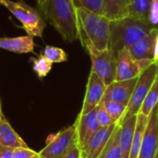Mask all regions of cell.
<instances>
[{
	"instance_id": "1",
	"label": "cell",
	"mask_w": 158,
	"mask_h": 158,
	"mask_svg": "<svg viewBox=\"0 0 158 158\" xmlns=\"http://www.w3.org/2000/svg\"><path fill=\"white\" fill-rule=\"evenodd\" d=\"M40 9L64 40L73 42L81 38L80 19L74 0H46Z\"/></svg>"
},
{
	"instance_id": "2",
	"label": "cell",
	"mask_w": 158,
	"mask_h": 158,
	"mask_svg": "<svg viewBox=\"0 0 158 158\" xmlns=\"http://www.w3.org/2000/svg\"><path fill=\"white\" fill-rule=\"evenodd\" d=\"M155 28L149 21L131 16L110 20L108 48L117 56L123 48H129Z\"/></svg>"
},
{
	"instance_id": "3",
	"label": "cell",
	"mask_w": 158,
	"mask_h": 158,
	"mask_svg": "<svg viewBox=\"0 0 158 158\" xmlns=\"http://www.w3.org/2000/svg\"><path fill=\"white\" fill-rule=\"evenodd\" d=\"M77 14L81 25V42L88 39L98 50L108 48L110 20L82 6H77Z\"/></svg>"
},
{
	"instance_id": "4",
	"label": "cell",
	"mask_w": 158,
	"mask_h": 158,
	"mask_svg": "<svg viewBox=\"0 0 158 158\" xmlns=\"http://www.w3.org/2000/svg\"><path fill=\"white\" fill-rule=\"evenodd\" d=\"M81 44L90 55L91 71L94 72L106 86L113 83L116 81L117 56L109 48L98 50L88 39H83Z\"/></svg>"
},
{
	"instance_id": "5",
	"label": "cell",
	"mask_w": 158,
	"mask_h": 158,
	"mask_svg": "<svg viewBox=\"0 0 158 158\" xmlns=\"http://www.w3.org/2000/svg\"><path fill=\"white\" fill-rule=\"evenodd\" d=\"M0 5L4 6L15 16L22 24L25 31L29 35L42 37L45 28V22L41 15L31 6L22 0L14 2L11 0H0Z\"/></svg>"
},
{
	"instance_id": "6",
	"label": "cell",
	"mask_w": 158,
	"mask_h": 158,
	"mask_svg": "<svg viewBox=\"0 0 158 158\" xmlns=\"http://www.w3.org/2000/svg\"><path fill=\"white\" fill-rule=\"evenodd\" d=\"M157 75L158 65L154 62L138 77L131 98L130 100L129 105L127 106V110L121 120V123L127 120L129 118L136 116L140 113L141 107L144 103Z\"/></svg>"
},
{
	"instance_id": "7",
	"label": "cell",
	"mask_w": 158,
	"mask_h": 158,
	"mask_svg": "<svg viewBox=\"0 0 158 158\" xmlns=\"http://www.w3.org/2000/svg\"><path fill=\"white\" fill-rule=\"evenodd\" d=\"M77 143V133L75 124L55 133L51 134L46 145L40 152L41 158H64L69 151Z\"/></svg>"
},
{
	"instance_id": "8",
	"label": "cell",
	"mask_w": 158,
	"mask_h": 158,
	"mask_svg": "<svg viewBox=\"0 0 158 158\" xmlns=\"http://www.w3.org/2000/svg\"><path fill=\"white\" fill-rule=\"evenodd\" d=\"M154 60H137L134 59L128 48H123L117 55V73L116 81H127L138 78Z\"/></svg>"
},
{
	"instance_id": "9",
	"label": "cell",
	"mask_w": 158,
	"mask_h": 158,
	"mask_svg": "<svg viewBox=\"0 0 158 158\" xmlns=\"http://www.w3.org/2000/svg\"><path fill=\"white\" fill-rule=\"evenodd\" d=\"M118 126L115 123L106 128H100L81 148V158L100 157Z\"/></svg>"
},
{
	"instance_id": "10",
	"label": "cell",
	"mask_w": 158,
	"mask_h": 158,
	"mask_svg": "<svg viewBox=\"0 0 158 158\" xmlns=\"http://www.w3.org/2000/svg\"><path fill=\"white\" fill-rule=\"evenodd\" d=\"M106 91L105 82L93 71L90 72L83 104L79 115H85L93 111L104 99Z\"/></svg>"
},
{
	"instance_id": "11",
	"label": "cell",
	"mask_w": 158,
	"mask_h": 158,
	"mask_svg": "<svg viewBox=\"0 0 158 158\" xmlns=\"http://www.w3.org/2000/svg\"><path fill=\"white\" fill-rule=\"evenodd\" d=\"M158 149V105L148 117L139 158H156Z\"/></svg>"
},
{
	"instance_id": "12",
	"label": "cell",
	"mask_w": 158,
	"mask_h": 158,
	"mask_svg": "<svg viewBox=\"0 0 158 158\" xmlns=\"http://www.w3.org/2000/svg\"><path fill=\"white\" fill-rule=\"evenodd\" d=\"M138 78L127 81H115L106 86V91L103 101H115L126 106L129 105Z\"/></svg>"
},
{
	"instance_id": "13",
	"label": "cell",
	"mask_w": 158,
	"mask_h": 158,
	"mask_svg": "<svg viewBox=\"0 0 158 158\" xmlns=\"http://www.w3.org/2000/svg\"><path fill=\"white\" fill-rule=\"evenodd\" d=\"M157 35L158 27H155L147 35L129 47L131 56L137 60H154Z\"/></svg>"
},
{
	"instance_id": "14",
	"label": "cell",
	"mask_w": 158,
	"mask_h": 158,
	"mask_svg": "<svg viewBox=\"0 0 158 158\" xmlns=\"http://www.w3.org/2000/svg\"><path fill=\"white\" fill-rule=\"evenodd\" d=\"M74 124L76 126L77 143L80 148H81L100 129V126L96 120L94 109L85 115H78Z\"/></svg>"
},
{
	"instance_id": "15",
	"label": "cell",
	"mask_w": 158,
	"mask_h": 158,
	"mask_svg": "<svg viewBox=\"0 0 158 158\" xmlns=\"http://www.w3.org/2000/svg\"><path fill=\"white\" fill-rule=\"evenodd\" d=\"M137 117L132 116L122 122L118 127V143L122 152V158H129L131 147L137 124Z\"/></svg>"
},
{
	"instance_id": "16",
	"label": "cell",
	"mask_w": 158,
	"mask_h": 158,
	"mask_svg": "<svg viewBox=\"0 0 158 158\" xmlns=\"http://www.w3.org/2000/svg\"><path fill=\"white\" fill-rule=\"evenodd\" d=\"M0 48L17 54L33 53V36L27 34L26 36H18L13 38H0Z\"/></svg>"
},
{
	"instance_id": "17",
	"label": "cell",
	"mask_w": 158,
	"mask_h": 158,
	"mask_svg": "<svg viewBox=\"0 0 158 158\" xmlns=\"http://www.w3.org/2000/svg\"><path fill=\"white\" fill-rule=\"evenodd\" d=\"M28 147V144L10 126L6 117H0V148Z\"/></svg>"
},
{
	"instance_id": "18",
	"label": "cell",
	"mask_w": 158,
	"mask_h": 158,
	"mask_svg": "<svg viewBox=\"0 0 158 158\" xmlns=\"http://www.w3.org/2000/svg\"><path fill=\"white\" fill-rule=\"evenodd\" d=\"M105 16L109 20L118 19L129 16L130 0H103Z\"/></svg>"
},
{
	"instance_id": "19",
	"label": "cell",
	"mask_w": 158,
	"mask_h": 158,
	"mask_svg": "<svg viewBox=\"0 0 158 158\" xmlns=\"http://www.w3.org/2000/svg\"><path fill=\"white\" fill-rule=\"evenodd\" d=\"M148 122V118L145 117L144 115L139 113L137 117V124H136V129L132 140V144L131 147V152H130V156L129 158H139L140 151L142 148V143L144 136V132L146 130Z\"/></svg>"
},
{
	"instance_id": "20",
	"label": "cell",
	"mask_w": 158,
	"mask_h": 158,
	"mask_svg": "<svg viewBox=\"0 0 158 158\" xmlns=\"http://www.w3.org/2000/svg\"><path fill=\"white\" fill-rule=\"evenodd\" d=\"M151 0H130L129 16L148 21Z\"/></svg>"
},
{
	"instance_id": "21",
	"label": "cell",
	"mask_w": 158,
	"mask_h": 158,
	"mask_svg": "<svg viewBox=\"0 0 158 158\" xmlns=\"http://www.w3.org/2000/svg\"><path fill=\"white\" fill-rule=\"evenodd\" d=\"M101 105L108 112L113 121L120 125L121 120L126 113L127 106L118 102H115V101H102Z\"/></svg>"
},
{
	"instance_id": "22",
	"label": "cell",
	"mask_w": 158,
	"mask_h": 158,
	"mask_svg": "<svg viewBox=\"0 0 158 158\" xmlns=\"http://www.w3.org/2000/svg\"><path fill=\"white\" fill-rule=\"evenodd\" d=\"M158 105V75L155 81V82L153 83L151 90L144 101V103L143 104L140 113L144 115L145 117H149L151 112L153 111V109Z\"/></svg>"
},
{
	"instance_id": "23",
	"label": "cell",
	"mask_w": 158,
	"mask_h": 158,
	"mask_svg": "<svg viewBox=\"0 0 158 158\" xmlns=\"http://www.w3.org/2000/svg\"><path fill=\"white\" fill-rule=\"evenodd\" d=\"M118 127L106 144L103 154L101 155L103 158H122V152L118 143Z\"/></svg>"
},
{
	"instance_id": "24",
	"label": "cell",
	"mask_w": 158,
	"mask_h": 158,
	"mask_svg": "<svg viewBox=\"0 0 158 158\" xmlns=\"http://www.w3.org/2000/svg\"><path fill=\"white\" fill-rule=\"evenodd\" d=\"M41 54L52 63H61L68 60L67 53L63 49L56 46L46 45L44 49L42 50Z\"/></svg>"
},
{
	"instance_id": "25",
	"label": "cell",
	"mask_w": 158,
	"mask_h": 158,
	"mask_svg": "<svg viewBox=\"0 0 158 158\" xmlns=\"http://www.w3.org/2000/svg\"><path fill=\"white\" fill-rule=\"evenodd\" d=\"M31 61H32V69L40 79L44 78L52 69L53 63L49 61L42 54L37 58H32Z\"/></svg>"
},
{
	"instance_id": "26",
	"label": "cell",
	"mask_w": 158,
	"mask_h": 158,
	"mask_svg": "<svg viewBox=\"0 0 158 158\" xmlns=\"http://www.w3.org/2000/svg\"><path fill=\"white\" fill-rule=\"evenodd\" d=\"M77 6H82L95 14L105 16V6L103 0H74Z\"/></svg>"
},
{
	"instance_id": "27",
	"label": "cell",
	"mask_w": 158,
	"mask_h": 158,
	"mask_svg": "<svg viewBox=\"0 0 158 158\" xmlns=\"http://www.w3.org/2000/svg\"><path fill=\"white\" fill-rule=\"evenodd\" d=\"M94 113H95L96 120H97L100 128H106V127H109V126L115 124V122L113 121V119L110 117V115L108 114V112L104 108V106L101 104L98 105L94 108Z\"/></svg>"
},
{
	"instance_id": "28",
	"label": "cell",
	"mask_w": 158,
	"mask_h": 158,
	"mask_svg": "<svg viewBox=\"0 0 158 158\" xmlns=\"http://www.w3.org/2000/svg\"><path fill=\"white\" fill-rule=\"evenodd\" d=\"M39 156V153L28 147H17L13 149L12 158H35Z\"/></svg>"
},
{
	"instance_id": "29",
	"label": "cell",
	"mask_w": 158,
	"mask_h": 158,
	"mask_svg": "<svg viewBox=\"0 0 158 158\" xmlns=\"http://www.w3.org/2000/svg\"><path fill=\"white\" fill-rule=\"evenodd\" d=\"M148 21L154 27H158V0H151L148 13Z\"/></svg>"
},
{
	"instance_id": "30",
	"label": "cell",
	"mask_w": 158,
	"mask_h": 158,
	"mask_svg": "<svg viewBox=\"0 0 158 158\" xmlns=\"http://www.w3.org/2000/svg\"><path fill=\"white\" fill-rule=\"evenodd\" d=\"M64 158H81V148L78 145V143H76L72 146V148L69 151V153L66 155V156Z\"/></svg>"
},
{
	"instance_id": "31",
	"label": "cell",
	"mask_w": 158,
	"mask_h": 158,
	"mask_svg": "<svg viewBox=\"0 0 158 158\" xmlns=\"http://www.w3.org/2000/svg\"><path fill=\"white\" fill-rule=\"evenodd\" d=\"M12 148H0V158H12Z\"/></svg>"
},
{
	"instance_id": "32",
	"label": "cell",
	"mask_w": 158,
	"mask_h": 158,
	"mask_svg": "<svg viewBox=\"0 0 158 158\" xmlns=\"http://www.w3.org/2000/svg\"><path fill=\"white\" fill-rule=\"evenodd\" d=\"M155 63L158 65V35L156 38V51H155V58H154Z\"/></svg>"
},
{
	"instance_id": "33",
	"label": "cell",
	"mask_w": 158,
	"mask_h": 158,
	"mask_svg": "<svg viewBox=\"0 0 158 158\" xmlns=\"http://www.w3.org/2000/svg\"><path fill=\"white\" fill-rule=\"evenodd\" d=\"M46 0H37V3H38V6H39V7L45 2Z\"/></svg>"
},
{
	"instance_id": "34",
	"label": "cell",
	"mask_w": 158,
	"mask_h": 158,
	"mask_svg": "<svg viewBox=\"0 0 158 158\" xmlns=\"http://www.w3.org/2000/svg\"><path fill=\"white\" fill-rule=\"evenodd\" d=\"M0 117H5L3 110H2V105H1V100H0Z\"/></svg>"
},
{
	"instance_id": "35",
	"label": "cell",
	"mask_w": 158,
	"mask_h": 158,
	"mask_svg": "<svg viewBox=\"0 0 158 158\" xmlns=\"http://www.w3.org/2000/svg\"><path fill=\"white\" fill-rule=\"evenodd\" d=\"M156 158H158V149H157V153H156Z\"/></svg>"
},
{
	"instance_id": "36",
	"label": "cell",
	"mask_w": 158,
	"mask_h": 158,
	"mask_svg": "<svg viewBox=\"0 0 158 158\" xmlns=\"http://www.w3.org/2000/svg\"><path fill=\"white\" fill-rule=\"evenodd\" d=\"M35 158H41V157H40V156H37V157H35Z\"/></svg>"
},
{
	"instance_id": "37",
	"label": "cell",
	"mask_w": 158,
	"mask_h": 158,
	"mask_svg": "<svg viewBox=\"0 0 158 158\" xmlns=\"http://www.w3.org/2000/svg\"><path fill=\"white\" fill-rule=\"evenodd\" d=\"M99 158H103V157H102V156H100V157H99Z\"/></svg>"
}]
</instances>
